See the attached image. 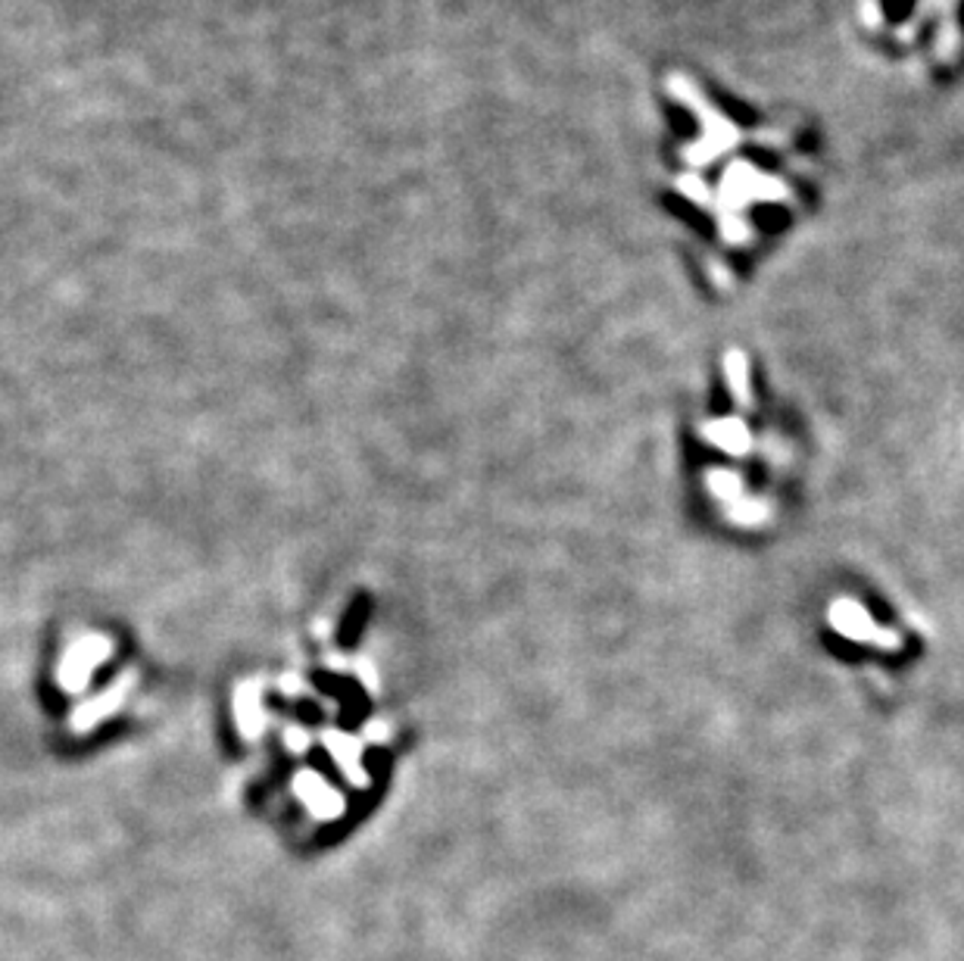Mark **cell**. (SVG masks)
I'll list each match as a JSON object with an SVG mask.
<instances>
[{
	"label": "cell",
	"instance_id": "6da1fadb",
	"mask_svg": "<svg viewBox=\"0 0 964 961\" xmlns=\"http://www.w3.org/2000/svg\"><path fill=\"white\" fill-rule=\"evenodd\" d=\"M678 141L668 182L721 253L787 228L811 197V157L793 128L746 126L694 79H668Z\"/></svg>",
	"mask_w": 964,
	"mask_h": 961
},
{
	"label": "cell",
	"instance_id": "7a4b0ae2",
	"mask_svg": "<svg viewBox=\"0 0 964 961\" xmlns=\"http://www.w3.org/2000/svg\"><path fill=\"white\" fill-rule=\"evenodd\" d=\"M110 649L112 644L107 640V637H100V634H88V637H81V640H76L72 647L66 649L63 663H60V671H57V678H60V687L63 690H81L88 680H91V675H95L100 665L110 659Z\"/></svg>",
	"mask_w": 964,
	"mask_h": 961
},
{
	"label": "cell",
	"instance_id": "3957f363",
	"mask_svg": "<svg viewBox=\"0 0 964 961\" xmlns=\"http://www.w3.org/2000/svg\"><path fill=\"white\" fill-rule=\"evenodd\" d=\"M294 790H297V796H301L303 803H306V808L313 812V815H318V818H337L341 812H344V800H341V793L334 787H328L322 777H316V774H301L297 781H294Z\"/></svg>",
	"mask_w": 964,
	"mask_h": 961
},
{
	"label": "cell",
	"instance_id": "277c9868",
	"mask_svg": "<svg viewBox=\"0 0 964 961\" xmlns=\"http://www.w3.org/2000/svg\"><path fill=\"white\" fill-rule=\"evenodd\" d=\"M237 725H240V730L247 734V737H256L259 734V727H263V722H266V712H263V699H259V690H256L254 684H247L240 694H237Z\"/></svg>",
	"mask_w": 964,
	"mask_h": 961
},
{
	"label": "cell",
	"instance_id": "5b68a950",
	"mask_svg": "<svg viewBox=\"0 0 964 961\" xmlns=\"http://www.w3.org/2000/svg\"><path fill=\"white\" fill-rule=\"evenodd\" d=\"M122 694H126V684L122 687H112V690H107V694H100V699H91L85 709L76 715V725L79 727H91L97 725L100 718H107L112 709H119V703H122Z\"/></svg>",
	"mask_w": 964,
	"mask_h": 961
}]
</instances>
